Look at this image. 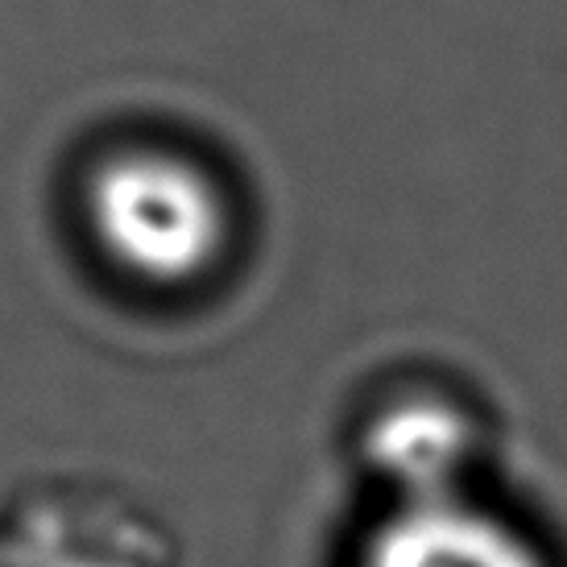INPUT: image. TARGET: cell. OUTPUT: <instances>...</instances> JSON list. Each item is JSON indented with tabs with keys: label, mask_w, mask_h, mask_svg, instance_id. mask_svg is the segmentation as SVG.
<instances>
[{
	"label": "cell",
	"mask_w": 567,
	"mask_h": 567,
	"mask_svg": "<svg viewBox=\"0 0 567 567\" xmlns=\"http://www.w3.org/2000/svg\"><path fill=\"white\" fill-rule=\"evenodd\" d=\"M476 431L464 410L440 398L394 402L373 419L364 452L381 476L398 485V497H443L460 493V473L468 468Z\"/></svg>",
	"instance_id": "3"
},
{
	"label": "cell",
	"mask_w": 567,
	"mask_h": 567,
	"mask_svg": "<svg viewBox=\"0 0 567 567\" xmlns=\"http://www.w3.org/2000/svg\"><path fill=\"white\" fill-rule=\"evenodd\" d=\"M83 212L100 252L145 286H187L228 249L220 183L171 150H121L87 178Z\"/></svg>",
	"instance_id": "1"
},
{
	"label": "cell",
	"mask_w": 567,
	"mask_h": 567,
	"mask_svg": "<svg viewBox=\"0 0 567 567\" xmlns=\"http://www.w3.org/2000/svg\"><path fill=\"white\" fill-rule=\"evenodd\" d=\"M361 567H547V559L514 522L464 493H443L398 502L364 543Z\"/></svg>",
	"instance_id": "2"
}]
</instances>
